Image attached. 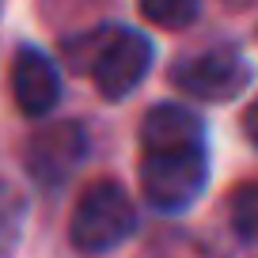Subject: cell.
I'll use <instances>...</instances> for the list:
<instances>
[{
	"label": "cell",
	"mask_w": 258,
	"mask_h": 258,
	"mask_svg": "<svg viewBox=\"0 0 258 258\" xmlns=\"http://www.w3.org/2000/svg\"><path fill=\"white\" fill-rule=\"evenodd\" d=\"M88 156V133L76 121H57L38 129L27 145V171L46 186H61Z\"/></svg>",
	"instance_id": "obj_5"
},
{
	"label": "cell",
	"mask_w": 258,
	"mask_h": 258,
	"mask_svg": "<svg viewBox=\"0 0 258 258\" xmlns=\"http://www.w3.org/2000/svg\"><path fill=\"white\" fill-rule=\"evenodd\" d=\"M171 84L202 103H228L243 95L250 84V64L232 49H209V53L186 57L171 69Z\"/></svg>",
	"instance_id": "obj_3"
},
{
	"label": "cell",
	"mask_w": 258,
	"mask_h": 258,
	"mask_svg": "<svg viewBox=\"0 0 258 258\" xmlns=\"http://www.w3.org/2000/svg\"><path fill=\"white\" fill-rule=\"evenodd\" d=\"M209 178V160L205 145L186 148H145L141 152V190L148 205L156 209H186V205L205 190Z\"/></svg>",
	"instance_id": "obj_2"
},
{
	"label": "cell",
	"mask_w": 258,
	"mask_h": 258,
	"mask_svg": "<svg viewBox=\"0 0 258 258\" xmlns=\"http://www.w3.org/2000/svg\"><path fill=\"white\" fill-rule=\"evenodd\" d=\"M12 99L23 114L42 118L61 99V76L42 49H19L12 61Z\"/></svg>",
	"instance_id": "obj_6"
},
{
	"label": "cell",
	"mask_w": 258,
	"mask_h": 258,
	"mask_svg": "<svg viewBox=\"0 0 258 258\" xmlns=\"http://www.w3.org/2000/svg\"><path fill=\"white\" fill-rule=\"evenodd\" d=\"M141 16L163 31H182L198 19V0H141Z\"/></svg>",
	"instance_id": "obj_9"
},
{
	"label": "cell",
	"mask_w": 258,
	"mask_h": 258,
	"mask_svg": "<svg viewBox=\"0 0 258 258\" xmlns=\"http://www.w3.org/2000/svg\"><path fill=\"white\" fill-rule=\"evenodd\" d=\"M232 228L243 239L258 243V182H247L232 194Z\"/></svg>",
	"instance_id": "obj_10"
},
{
	"label": "cell",
	"mask_w": 258,
	"mask_h": 258,
	"mask_svg": "<svg viewBox=\"0 0 258 258\" xmlns=\"http://www.w3.org/2000/svg\"><path fill=\"white\" fill-rule=\"evenodd\" d=\"M23 217H27V198L16 182L0 178V258H8L19 243L23 232Z\"/></svg>",
	"instance_id": "obj_8"
},
{
	"label": "cell",
	"mask_w": 258,
	"mask_h": 258,
	"mask_svg": "<svg viewBox=\"0 0 258 258\" xmlns=\"http://www.w3.org/2000/svg\"><path fill=\"white\" fill-rule=\"evenodd\" d=\"M137 228V205L125 194V186L114 178H99L80 194V202L69 220V235L80 254H106L118 243H125Z\"/></svg>",
	"instance_id": "obj_1"
},
{
	"label": "cell",
	"mask_w": 258,
	"mask_h": 258,
	"mask_svg": "<svg viewBox=\"0 0 258 258\" xmlns=\"http://www.w3.org/2000/svg\"><path fill=\"white\" fill-rule=\"evenodd\" d=\"M148 69H152V42L141 31H110L91 61V76L106 99H125L148 76Z\"/></svg>",
	"instance_id": "obj_4"
},
{
	"label": "cell",
	"mask_w": 258,
	"mask_h": 258,
	"mask_svg": "<svg viewBox=\"0 0 258 258\" xmlns=\"http://www.w3.org/2000/svg\"><path fill=\"white\" fill-rule=\"evenodd\" d=\"M243 129H247V137L258 145V99L247 106V114H243Z\"/></svg>",
	"instance_id": "obj_11"
},
{
	"label": "cell",
	"mask_w": 258,
	"mask_h": 258,
	"mask_svg": "<svg viewBox=\"0 0 258 258\" xmlns=\"http://www.w3.org/2000/svg\"><path fill=\"white\" fill-rule=\"evenodd\" d=\"M141 145L145 148H186L205 145V125L198 114H190L178 103H160L141 121Z\"/></svg>",
	"instance_id": "obj_7"
}]
</instances>
